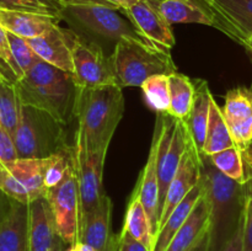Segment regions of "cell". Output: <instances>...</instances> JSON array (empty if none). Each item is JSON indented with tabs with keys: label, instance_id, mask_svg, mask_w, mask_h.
<instances>
[{
	"label": "cell",
	"instance_id": "obj_12",
	"mask_svg": "<svg viewBox=\"0 0 252 251\" xmlns=\"http://www.w3.org/2000/svg\"><path fill=\"white\" fill-rule=\"evenodd\" d=\"M202 165H203V157L197 149L194 143L189 138L187 132V147L182 155L181 164L175 175L174 180L170 184L169 189L165 199L164 209L159 220V229L164 225L166 219L171 214V212L180 204V202L201 182L202 180ZM158 229V231H159Z\"/></svg>",
	"mask_w": 252,
	"mask_h": 251
},
{
	"label": "cell",
	"instance_id": "obj_13",
	"mask_svg": "<svg viewBox=\"0 0 252 251\" xmlns=\"http://www.w3.org/2000/svg\"><path fill=\"white\" fill-rule=\"evenodd\" d=\"M234 145L245 152L252 145V90L238 86L226 93L221 107Z\"/></svg>",
	"mask_w": 252,
	"mask_h": 251
},
{
	"label": "cell",
	"instance_id": "obj_40",
	"mask_svg": "<svg viewBox=\"0 0 252 251\" xmlns=\"http://www.w3.org/2000/svg\"><path fill=\"white\" fill-rule=\"evenodd\" d=\"M12 201H14V199L7 197L6 194L0 189V223H1V221L4 220L5 217L9 214L12 206Z\"/></svg>",
	"mask_w": 252,
	"mask_h": 251
},
{
	"label": "cell",
	"instance_id": "obj_18",
	"mask_svg": "<svg viewBox=\"0 0 252 251\" xmlns=\"http://www.w3.org/2000/svg\"><path fill=\"white\" fill-rule=\"evenodd\" d=\"M0 251H30L29 204L12 201L9 214L0 223Z\"/></svg>",
	"mask_w": 252,
	"mask_h": 251
},
{
	"label": "cell",
	"instance_id": "obj_43",
	"mask_svg": "<svg viewBox=\"0 0 252 251\" xmlns=\"http://www.w3.org/2000/svg\"><path fill=\"white\" fill-rule=\"evenodd\" d=\"M66 251H97L93 248V246L88 245V244L80 243V241H76L74 245L69 246V249Z\"/></svg>",
	"mask_w": 252,
	"mask_h": 251
},
{
	"label": "cell",
	"instance_id": "obj_25",
	"mask_svg": "<svg viewBox=\"0 0 252 251\" xmlns=\"http://www.w3.org/2000/svg\"><path fill=\"white\" fill-rule=\"evenodd\" d=\"M11 76L0 63V125L14 138L19 126L21 101L15 86V79Z\"/></svg>",
	"mask_w": 252,
	"mask_h": 251
},
{
	"label": "cell",
	"instance_id": "obj_1",
	"mask_svg": "<svg viewBox=\"0 0 252 251\" xmlns=\"http://www.w3.org/2000/svg\"><path fill=\"white\" fill-rule=\"evenodd\" d=\"M123 112L125 96L121 85L78 86L74 105V120L78 122L75 137L88 152H107Z\"/></svg>",
	"mask_w": 252,
	"mask_h": 251
},
{
	"label": "cell",
	"instance_id": "obj_19",
	"mask_svg": "<svg viewBox=\"0 0 252 251\" xmlns=\"http://www.w3.org/2000/svg\"><path fill=\"white\" fill-rule=\"evenodd\" d=\"M48 157L44 159H19L4 162L10 170L17 184L26 193L30 202L41 197H46L47 187L44 182Z\"/></svg>",
	"mask_w": 252,
	"mask_h": 251
},
{
	"label": "cell",
	"instance_id": "obj_2",
	"mask_svg": "<svg viewBox=\"0 0 252 251\" xmlns=\"http://www.w3.org/2000/svg\"><path fill=\"white\" fill-rule=\"evenodd\" d=\"M15 86L21 105L46 111L66 126L74 120L78 84L71 73L39 59Z\"/></svg>",
	"mask_w": 252,
	"mask_h": 251
},
{
	"label": "cell",
	"instance_id": "obj_26",
	"mask_svg": "<svg viewBox=\"0 0 252 251\" xmlns=\"http://www.w3.org/2000/svg\"><path fill=\"white\" fill-rule=\"evenodd\" d=\"M231 147H235V145H234L229 128L224 120L221 107L218 105L213 96L211 101L208 128H207L206 142H204L203 149H202V157H211L216 153Z\"/></svg>",
	"mask_w": 252,
	"mask_h": 251
},
{
	"label": "cell",
	"instance_id": "obj_29",
	"mask_svg": "<svg viewBox=\"0 0 252 251\" xmlns=\"http://www.w3.org/2000/svg\"><path fill=\"white\" fill-rule=\"evenodd\" d=\"M148 105L159 113H166L170 106V78L167 74H157L140 86Z\"/></svg>",
	"mask_w": 252,
	"mask_h": 251
},
{
	"label": "cell",
	"instance_id": "obj_8",
	"mask_svg": "<svg viewBox=\"0 0 252 251\" xmlns=\"http://www.w3.org/2000/svg\"><path fill=\"white\" fill-rule=\"evenodd\" d=\"M48 199L56 221L57 233L65 245H74L78 241L80 198L75 174V161L69 167L64 179L57 186L47 191Z\"/></svg>",
	"mask_w": 252,
	"mask_h": 251
},
{
	"label": "cell",
	"instance_id": "obj_5",
	"mask_svg": "<svg viewBox=\"0 0 252 251\" xmlns=\"http://www.w3.org/2000/svg\"><path fill=\"white\" fill-rule=\"evenodd\" d=\"M61 19L65 20L71 27L91 36L101 37L116 43L122 39H128L158 49L129 20L121 14V10L106 5H65L61 12Z\"/></svg>",
	"mask_w": 252,
	"mask_h": 251
},
{
	"label": "cell",
	"instance_id": "obj_9",
	"mask_svg": "<svg viewBox=\"0 0 252 251\" xmlns=\"http://www.w3.org/2000/svg\"><path fill=\"white\" fill-rule=\"evenodd\" d=\"M106 155L107 152H88L79 138L74 137V161L80 198L79 220L95 209L102 197V172Z\"/></svg>",
	"mask_w": 252,
	"mask_h": 251
},
{
	"label": "cell",
	"instance_id": "obj_41",
	"mask_svg": "<svg viewBox=\"0 0 252 251\" xmlns=\"http://www.w3.org/2000/svg\"><path fill=\"white\" fill-rule=\"evenodd\" d=\"M187 251H209V229L198 239V241Z\"/></svg>",
	"mask_w": 252,
	"mask_h": 251
},
{
	"label": "cell",
	"instance_id": "obj_16",
	"mask_svg": "<svg viewBox=\"0 0 252 251\" xmlns=\"http://www.w3.org/2000/svg\"><path fill=\"white\" fill-rule=\"evenodd\" d=\"M29 241L30 251H63V245L57 233L56 221L46 197L29 203Z\"/></svg>",
	"mask_w": 252,
	"mask_h": 251
},
{
	"label": "cell",
	"instance_id": "obj_38",
	"mask_svg": "<svg viewBox=\"0 0 252 251\" xmlns=\"http://www.w3.org/2000/svg\"><path fill=\"white\" fill-rule=\"evenodd\" d=\"M244 224H245V216L241 220L240 225L236 229L230 239L219 249V251H243V239H244Z\"/></svg>",
	"mask_w": 252,
	"mask_h": 251
},
{
	"label": "cell",
	"instance_id": "obj_35",
	"mask_svg": "<svg viewBox=\"0 0 252 251\" xmlns=\"http://www.w3.org/2000/svg\"><path fill=\"white\" fill-rule=\"evenodd\" d=\"M19 159L12 135L0 125V161L10 162Z\"/></svg>",
	"mask_w": 252,
	"mask_h": 251
},
{
	"label": "cell",
	"instance_id": "obj_14",
	"mask_svg": "<svg viewBox=\"0 0 252 251\" xmlns=\"http://www.w3.org/2000/svg\"><path fill=\"white\" fill-rule=\"evenodd\" d=\"M112 201L103 193L95 209L79 220L78 241L97 251H118V236L112 233Z\"/></svg>",
	"mask_w": 252,
	"mask_h": 251
},
{
	"label": "cell",
	"instance_id": "obj_23",
	"mask_svg": "<svg viewBox=\"0 0 252 251\" xmlns=\"http://www.w3.org/2000/svg\"><path fill=\"white\" fill-rule=\"evenodd\" d=\"M209 218H211V208L203 191V194L197 202L192 213L189 214L184 225L179 229V231L175 234L165 251H187L191 249L209 229Z\"/></svg>",
	"mask_w": 252,
	"mask_h": 251
},
{
	"label": "cell",
	"instance_id": "obj_33",
	"mask_svg": "<svg viewBox=\"0 0 252 251\" xmlns=\"http://www.w3.org/2000/svg\"><path fill=\"white\" fill-rule=\"evenodd\" d=\"M0 189L14 201L21 202L25 204L30 203L24 189L20 187L14 175L10 172V170L2 161H0Z\"/></svg>",
	"mask_w": 252,
	"mask_h": 251
},
{
	"label": "cell",
	"instance_id": "obj_4",
	"mask_svg": "<svg viewBox=\"0 0 252 251\" xmlns=\"http://www.w3.org/2000/svg\"><path fill=\"white\" fill-rule=\"evenodd\" d=\"M68 126L48 112L21 105L17 129L14 134L17 157L21 159H44L69 149Z\"/></svg>",
	"mask_w": 252,
	"mask_h": 251
},
{
	"label": "cell",
	"instance_id": "obj_20",
	"mask_svg": "<svg viewBox=\"0 0 252 251\" xmlns=\"http://www.w3.org/2000/svg\"><path fill=\"white\" fill-rule=\"evenodd\" d=\"M194 100L192 110L186 120L184 121L189 138L199 153L202 154L204 142H206L207 128H208L209 111H211V101L213 95L209 90L208 83L203 79H194Z\"/></svg>",
	"mask_w": 252,
	"mask_h": 251
},
{
	"label": "cell",
	"instance_id": "obj_27",
	"mask_svg": "<svg viewBox=\"0 0 252 251\" xmlns=\"http://www.w3.org/2000/svg\"><path fill=\"white\" fill-rule=\"evenodd\" d=\"M122 230L129 233L133 238L147 246L149 251H154L155 236L153 233L152 221L140 199L134 194L130 196L129 202H128Z\"/></svg>",
	"mask_w": 252,
	"mask_h": 251
},
{
	"label": "cell",
	"instance_id": "obj_17",
	"mask_svg": "<svg viewBox=\"0 0 252 251\" xmlns=\"http://www.w3.org/2000/svg\"><path fill=\"white\" fill-rule=\"evenodd\" d=\"M27 42L39 59L62 70L74 74L69 30L63 29L58 24L41 36L29 38Z\"/></svg>",
	"mask_w": 252,
	"mask_h": 251
},
{
	"label": "cell",
	"instance_id": "obj_31",
	"mask_svg": "<svg viewBox=\"0 0 252 251\" xmlns=\"http://www.w3.org/2000/svg\"><path fill=\"white\" fill-rule=\"evenodd\" d=\"M63 7L59 0H0V9L34 12L56 17H61Z\"/></svg>",
	"mask_w": 252,
	"mask_h": 251
},
{
	"label": "cell",
	"instance_id": "obj_34",
	"mask_svg": "<svg viewBox=\"0 0 252 251\" xmlns=\"http://www.w3.org/2000/svg\"><path fill=\"white\" fill-rule=\"evenodd\" d=\"M0 63L9 70V73L11 74L15 80L21 79L24 76V73L19 68L17 63L15 62L14 56H12L7 31L1 25H0Z\"/></svg>",
	"mask_w": 252,
	"mask_h": 251
},
{
	"label": "cell",
	"instance_id": "obj_10",
	"mask_svg": "<svg viewBox=\"0 0 252 251\" xmlns=\"http://www.w3.org/2000/svg\"><path fill=\"white\" fill-rule=\"evenodd\" d=\"M167 113H159L155 121L154 134L150 144L149 155L144 169L140 172L135 188L132 194L137 196L142 202L145 212L152 221L154 236L157 238L159 229V179H158V160H159L160 145H161L162 133L166 123Z\"/></svg>",
	"mask_w": 252,
	"mask_h": 251
},
{
	"label": "cell",
	"instance_id": "obj_42",
	"mask_svg": "<svg viewBox=\"0 0 252 251\" xmlns=\"http://www.w3.org/2000/svg\"><path fill=\"white\" fill-rule=\"evenodd\" d=\"M108 1H110L111 4L115 5V6H117L118 9L122 11V10H125V9H127V7L134 5L135 2H138L139 0H108Z\"/></svg>",
	"mask_w": 252,
	"mask_h": 251
},
{
	"label": "cell",
	"instance_id": "obj_39",
	"mask_svg": "<svg viewBox=\"0 0 252 251\" xmlns=\"http://www.w3.org/2000/svg\"><path fill=\"white\" fill-rule=\"evenodd\" d=\"M62 2L63 6L65 5H85V4H98V5H106V6L113 7V9H118L117 6H115L113 4H111L108 0H59Z\"/></svg>",
	"mask_w": 252,
	"mask_h": 251
},
{
	"label": "cell",
	"instance_id": "obj_44",
	"mask_svg": "<svg viewBox=\"0 0 252 251\" xmlns=\"http://www.w3.org/2000/svg\"><path fill=\"white\" fill-rule=\"evenodd\" d=\"M248 49L252 53V36L250 37V39H249V44H248Z\"/></svg>",
	"mask_w": 252,
	"mask_h": 251
},
{
	"label": "cell",
	"instance_id": "obj_28",
	"mask_svg": "<svg viewBox=\"0 0 252 251\" xmlns=\"http://www.w3.org/2000/svg\"><path fill=\"white\" fill-rule=\"evenodd\" d=\"M170 78V106L167 115L175 120L185 121L192 110L194 100L193 80L185 74L172 73Z\"/></svg>",
	"mask_w": 252,
	"mask_h": 251
},
{
	"label": "cell",
	"instance_id": "obj_30",
	"mask_svg": "<svg viewBox=\"0 0 252 251\" xmlns=\"http://www.w3.org/2000/svg\"><path fill=\"white\" fill-rule=\"evenodd\" d=\"M209 157L219 171L223 172L230 179L235 180L239 184H246L245 162H244L243 153L238 148H228V149H224L221 152L211 155Z\"/></svg>",
	"mask_w": 252,
	"mask_h": 251
},
{
	"label": "cell",
	"instance_id": "obj_6",
	"mask_svg": "<svg viewBox=\"0 0 252 251\" xmlns=\"http://www.w3.org/2000/svg\"><path fill=\"white\" fill-rule=\"evenodd\" d=\"M110 61L121 86L140 88L150 76L157 74L170 75L177 71L170 53L128 39L116 43Z\"/></svg>",
	"mask_w": 252,
	"mask_h": 251
},
{
	"label": "cell",
	"instance_id": "obj_24",
	"mask_svg": "<svg viewBox=\"0 0 252 251\" xmlns=\"http://www.w3.org/2000/svg\"><path fill=\"white\" fill-rule=\"evenodd\" d=\"M202 194H203V184H202L201 180V182L180 202L179 206L171 212V214L166 219L164 225L159 229L157 238H155L154 251L166 250L169 244L171 243L172 238L175 236V234L179 231V229L184 225V223L187 220L189 214L192 213V211L196 207L197 202L199 201Z\"/></svg>",
	"mask_w": 252,
	"mask_h": 251
},
{
	"label": "cell",
	"instance_id": "obj_37",
	"mask_svg": "<svg viewBox=\"0 0 252 251\" xmlns=\"http://www.w3.org/2000/svg\"><path fill=\"white\" fill-rule=\"evenodd\" d=\"M118 251H149L145 245L133 238L129 233L122 230L118 235Z\"/></svg>",
	"mask_w": 252,
	"mask_h": 251
},
{
	"label": "cell",
	"instance_id": "obj_32",
	"mask_svg": "<svg viewBox=\"0 0 252 251\" xmlns=\"http://www.w3.org/2000/svg\"><path fill=\"white\" fill-rule=\"evenodd\" d=\"M7 37H9L10 47H11V52L15 62H16L19 68L21 69V71L25 75V73H27L32 68V65L37 61H39V57L30 47L26 38L16 36V34L11 33V32H7Z\"/></svg>",
	"mask_w": 252,
	"mask_h": 251
},
{
	"label": "cell",
	"instance_id": "obj_21",
	"mask_svg": "<svg viewBox=\"0 0 252 251\" xmlns=\"http://www.w3.org/2000/svg\"><path fill=\"white\" fill-rule=\"evenodd\" d=\"M61 20V17L49 15L0 9V25L7 32L26 39L41 36L58 25Z\"/></svg>",
	"mask_w": 252,
	"mask_h": 251
},
{
	"label": "cell",
	"instance_id": "obj_7",
	"mask_svg": "<svg viewBox=\"0 0 252 251\" xmlns=\"http://www.w3.org/2000/svg\"><path fill=\"white\" fill-rule=\"evenodd\" d=\"M71 56L74 64V79L80 88H101L120 85L115 75L110 57L93 41L83 38L69 30Z\"/></svg>",
	"mask_w": 252,
	"mask_h": 251
},
{
	"label": "cell",
	"instance_id": "obj_3",
	"mask_svg": "<svg viewBox=\"0 0 252 251\" xmlns=\"http://www.w3.org/2000/svg\"><path fill=\"white\" fill-rule=\"evenodd\" d=\"M202 184L211 208L209 251H219L233 236L245 216V185L219 171L209 157H203Z\"/></svg>",
	"mask_w": 252,
	"mask_h": 251
},
{
	"label": "cell",
	"instance_id": "obj_36",
	"mask_svg": "<svg viewBox=\"0 0 252 251\" xmlns=\"http://www.w3.org/2000/svg\"><path fill=\"white\" fill-rule=\"evenodd\" d=\"M243 153L244 162H245V172H246V207L248 211H252V145L249 149Z\"/></svg>",
	"mask_w": 252,
	"mask_h": 251
},
{
	"label": "cell",
	"instance_id": "obj_22",
	"mask_svg": "<svg viewBox=\"0 0 252 251\" xmlns=\"http://www.w3.org/2000/svg\"><path fill=\"white\" fill-rule=\"evenodd\" d=\"M150 4L172 24H201L214 27L208 10L197 0H149Z\"/></svg>",
	"mask_w": 252,
	"mask_h": 251
},
{
	"label": "cell",
	"instance_id": "obj_11",
	"mask_svg": "<svg viewBox=\"0 0 252 251\" xmlns=\"http://www.w3.org/2000/svg\"><path fill=\"white\" fill-rule=\"evenodd\" d=\"M209 11L214 27L248 48L252 36V0H197Z\"/></svg>",
	"mask_w": 252,
	"mask_h": 251
},
{
	"label": "cell",
	"instance_id": "obj_15",
	"mask_svg": "<svg viewBox=\"0 0 252 251\" xmlns=\"http://www.w3.org/2000/svg\"><path fill=\"white\" fill-rule=\"evenodd\" d=\"M121 12L159 51L170 53L171 48L175 46L171 25L150 4L149 0H139Z\"/></svg>",
	"mask_w": 252,
	"mask_h": 251
}]
</instances>
